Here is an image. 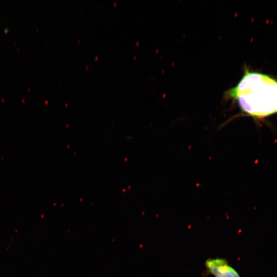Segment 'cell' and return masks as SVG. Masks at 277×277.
<instances>
[{"label":"cell","instance_id":"6da1fadb","mask_svg":"<svg viewBox=\"0 0 277 277\" xmlns=\"http://www.w3.org/2000/svg\"><path fill=\"white\" fill-rule=\"evenodd\" d=\"M224 95L235 102L244 114L254 118L277 113V81L268 75L245 68L238 83Z\"/></svg>","mask_w":277,"mask_h":277},{"label":"cell","instance_id":"7a4b0ae2","mask_svg":"<svg viewBox=\"0 0 277 277\" xmlns=\"http://www.w3.org/2000/svg\"><path fill=\"white\" fill-rule=\"evenodd\" d=\"M205 275L214 277H241L238 272L224 258H208L205 262Z\"/></svg>","mask_w":277,"mask_h":277}]
</instances>
